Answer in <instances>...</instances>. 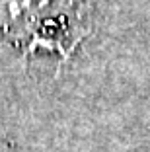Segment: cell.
Instances as JSON below:
<instances>
[{
  "label": "cell",
  "mask_w": 150,
  "mask_h": 152,
  "mask_svg": "<svg viewBox=\"0 0 150 152\" xmlns=\"http://www.w3.org/2000/svg\"><path fill=\"white\" fill-rule=\"evenodd\" d=\"M90 0H2V33L26 53L37 49L68 58L92 31Z\"/></svg>",
  "instance_id": "6da1fadb"
}]
</instances>
